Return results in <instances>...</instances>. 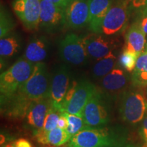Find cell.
Wrapping results in <instances>:
<instances>
[{"instance_id": "6da1fadb", "label": "cell", "mask_w": 147, "mask_h": 147, "mask_svg": "<svg viewBox=\"0 0 147 147\" xmlns=\"http://www.w3.org/2000/svg\"><path fill=\"white\" fill-rule=\"evenodd\" d=\"M67 147H131L126 129L119 126L86 127L71 138Z\"/></svg>"}, {"instance_id": "7a4b0ae2", "label": "cell", "mask_w": 147, "mask_h": 147, "mask_svg": "<svg viewBox=\"0 0 147 147\" xmlns=\"http://www.w3.org/2000/svg\"><path fill=\"white\" fill-rule=\"evenodd\" d=\"M50 76L47 65L43 62L37 63L29 78L16 92L18 95L29 102L49 98Z\"/></svg>"}, {"instance_id": "3957f363", "label": "cell", "mask_w": 147, "mask_h": 147, "mask_svg": "<svg viewBox=\"0 0 147 147\" xmlns=\"http://www.w3.org/2000/svg\"><path fill=\"white\" fill-rule=\"evenodd\" d=\"M35 63L21 57L13 65L1 74V100L14 95L32 74Z\"/></svg>"}, {"instance_id": "277c9868", "label": "cell", "mask_w": 147, "mask_h": 147, "mask_svg": "<svg viewBox=\"0 0 147 147\" xmlns=\"http://www.w3.org/2000/svg\"><path fill=\"white\" fill-rule=\"evenodd\" d=\"M119 112L122 120L129 124L142 121L147 113V97L142 92L128 91L123 93Z\"/></svg>"}, {"instance_id": "5b68a950", "label": "cell", "mask_w": 147, "mask_h": 147, "mask_svg": "<svg viewBox=\"0 0 147 147\" xmlns=\"http://www.w3.org/2000/svg\"><path fill=\"white\" fill-rule=\"evenodd\" d=\"M110 116V108L106 95L97 89L82 112L86 127H100L106 126L109 123Z\"/></svg>"}, {"instance_id": "8992f818", "label": "cell", "mask_w": 147, "mask_h": 147, "mask_svg": "<svg viewBox=\"0 0 147 147\" xmlns=\"http://www.w3.org/2000/svg\"><path fill=\"white\" fill-rule=\"evenodd\" d=\"M59 53L62 59L73 65H81L87 61L88 53L84 37L70 33L59 43Z\"/></svg>"}, {"instance_id": "52a82bcc", "label": "cell", "mask_w": 147, "mask_h": 147, "mask_svg": "<svg viewBox=\"0 0 147 147\" xmlns=\"http://www.w3.org/2000/svg\"><path fill=\"white\" fill-rule=\"evenodd\" d=\"M128 21L127 0L113 3L102 22L101 33L106 36L118 34L123 30Z\"/></svg>"}, {"instance_id": "ba28073f", "label": "cell", "mask_w": 147, "mask_h": 147, "mask_svg": "<svg viewBox=\"0 0 147 147\" xmlns=\"http://www.w3.org/2000/svg\"><path fill=\"white\" fill-rule=\"evenodd\" d=\"M66 24L65 9L50 0H40V28L48 32L59 30Z\"/></svg>"}, {"instance_id": "9c48e42d", "label": "cell", "mask_w": 147, "mask_h": 147, "mask_svg": "<svg viewBox=\"0 0 147 147\" xmlns=\"http://www.w3.org/2000/svg\"><path fill=\"white\" fill-rule=\"evenodd\" d=\"M70 71L67 66L61 65L56 69L51 81L50 99L51 105L63 113L64 98L70 85Z\"/></svg>"}, {"instance_id": "30bf717a", "label": "cell", "mask_w": 147, "mask_h": 147, "mask_svg": "<svg viewBox=\"0 0 147 147\" xmlns=\"http://www.w3.org/2000/svg\"><path fill=\"white\" fill-rule=\"evenodd\" d=\"M13 9L23 26L29 30L40 27V0H14Z\"/></svg>"}, {"instance_id": "8fae6325", "label": "cell", "mask_w": 147, "mask_h": 147, "mask_svg": "<svg viewBox=\"0 0 147 147\" xmlns=\"http://www.w3.org/2000/svg\"><path fill=\"white\" fill-rule=\"evenodd\" d=\"M66 25L74 29L83 28L89 22V0H71L65 9Z\"/></svg>"}, {"instance_id": "7c38bea8", "label": "cell", "mask_w": 147, "mask_h": 147, "mask_svg": "<svg viewBox=\"0 0 147 147\" xmlns=\"http://www.w3.org/2000/svg\"><path fill=\"white\" fill-rule=\"evenodd\" d=\"M97 89L95 84L89 80H80L78 82L70 101L64 108V112L82 116L86 104Z\"/></svg>"}, {"instance_id": "4fadbf2b", "label": "cell", "mask_w": 147, "mask_h": 147, "mask_svg": "<svg viewBox=\"0 0 147 147\" xmlns=\"http://www.w3.org/2000/svg\"><path fill=\"white\" fill-rule=\"evenodd\" d=\"M51 106L49 98L40 99L32 102L25 115V125L36 134L43 127L48 111Z\"/></svg>"}, {"instance_id": "5bb4252c", "label": "cell", "mask_w": 147, "mask_h": 147, "mask_svg": "<svg viewBox=\"0 0 147 147\" xmlns=\"http://www.w3.org/2000/svg\"><path fill=\"white\" fill-rule=\"evenodd\" d=\"M86 47L89 56L99 60L113 52L115 45L113 41L102 34H93L84 36Z\"/></svg>"}, {"instance_id": "9a60e30c", "label": "cell", "mask_w": 147, "mask_h": 147, "mask_svg": "<svg viewBox=\"0 0 147 147\" xmlns=\"http://www.w3.org/2000/svg\"><path fill=\"white\" fill-rule=\"evenodd\" d=\"M113 0H89V29L100 34L104 18L111 7Z\"/></svg>"}, {"instance_id": "2e32d148", "label": "cell", "mask_w": 147, "mask_h": 147, "mask_svg": "<svg viewBox=\"0 0 147 147\" xmlns=\"http://www.w3.org/2000/svg\"><path fill=\"white\" fill-rule=\"evenodd\" d=\"M49 47V42L45 36L34 37L27 45L23 57L35 64L42 62L47 58Z\"/></svg>"}, {"instance_id": "e0dca14e", "label": "cell", "mask_w": 147, "mask_h": 147, "mask_svg": "<svg viewBox=\"0 0 147 147\" xmlns=\"http://www.w3.org/2000/svg\"><path fill=\"white\" fill-rule=\"evenodd\" d=\"M146 45V34L139 22L132 24L125 36V49L139 55L144 51Z\"/></svg>"}, {"instance_id": "ac0fdd59", "label": "cell", "mask_w": 147, "mask_h": 147, "mask_svg": "<svg viewBox=\"0 0 147 147\" xmlns=\"http://www.w3.org/2000/svg\"><path fill=\"white\" fill-rule=\"evenodd\" d=\"M127 82V74L123 69L116 67L103 77L101 80V86L106 93H115L123 89Z\"/></svg>"}, {"instance_id": "d6986e66", "label": "cell", "mask_w": 147, "mask_h": 147, "mask_svg": "<svg viewBox=\"0 0 147 147\" xmlns=\"http://www.w3.org/2000/svg\"><path fill=\"white\" fill-rule=\"evenodd\" d=\"M38 142L42 144H49L54 146H60L70 140L71 136L67 130L59 127L49 131L44 135L35 136Z\"/></svg>"}, {"instance_id": "ffe728a7", "label": "cell", "mask_w": 147, "mask_h": 147, "mask_svg": "<svg viewBox=\"0 0 147 147\" xmlns=\"http://www.w3.org/2000/svg\"><path fill=\"white\" fill-rule=\"evenodd\" d=\"M131 82L136 87L147 85V47L137 59L136 64L131 76Z\"/></svg>"}, {"instance_id": "44dd1931", "label": "cell", "mask_w": 147, "mask_h": 147, "mask_svg": "<svg viewBox=\"0 0 147 147\" xmlns=\"http://www.w3.org/2000/svg\"><path fill=\"white\" fill-rule=\"evenodd\" d=\"M21 48V42L16 35L10 34L0 40V56L1 60L13 57Z\"/></svg>"}, {"instance_id": "7402d4cb", "label": "cell", "mask_w": 147, "mask_h": 147, "mask_svg": "<svg viewBox=\"0 0 147 147\" xmlns=\"http://www.w3.org/2000/svg\"><path fill=\"white\" fill-rule=\"evenodd\" d=\"M117 58L113 52L105 57L97 60L93 68V74L95 78H102L115 68Z\"/></svg>"}, {"instance_id": "603a6c76", "label": "cell", "mask_w": 147, "mask_h": 147, "mask_svg": "<svg viewBox=\"0 0 147 147\" xmlns=\"http://www.w3.org/2000/svg\"><path fill=\"white\" fill-rule=\"evenodd\" d=\"M61 113H62L60 110L57 109L51 105L49 111H48L47 116H46L43 127L39 131L35 134L34 136L44 135V134H47L49 131L57 127L58 121Z\"/></svg>"}, {"instance_id": "cb8c5ba5", "label": "cell", "mask_w": 147, "mask_h": 147, "mask_svg": "<svg viewBox=\"0 0 147 147\" xmlns=\"http://www.w3.org/2000/svg\"><path fill=\"white\" fill-rule=\"evenodd\" d=\"M63 113L67 120V127L66 130L71 137L87 127L82 116L71 114L67 112H63Z\"/></svg>"}, {"instance_id": "d4e9b609", "label": "cell", "mask_w": 147, "mask_h": 147, "mask_svg": "<svg viewBox=\"0 0 147 147\" xmlns=\"http://www.w3.org/2000/svg\"><path fill=\"white\" fill-rule=\"evenodd\" d=\"M14 28L13 19L4 8L1 7L0 14V38H3L12 34Z\"/></svg>"}, {"instance_id": "484cf974", "label": "cell", "mask_w": 147, "mask_h": 147, "mask_svg": "<svg viewBox=\"0 0 147 147\" xmlns=\"http://www.w3.org/2000/svg\"><path fill=\"white\" fill-rule=\"evenodd\" d=\"M138 55L131 51L124 49L119 57V62L121 66L127 71H133L136 64Z\"/></svg>"}, {"instance_id": "4316f807", "label": "cell", "mask_w": 147, "mask_h": 147, "mask_svg": "<svg viewBox=\"0 0 147 147\" xmlns=\"http://www.w3.org/2000/svg\"><path fill=\"white\" fill-rule=\"evenodd\" d=\"M139 136L142 142V147H147V115L142 120L139 129Z\"/></svg>"}, {"instance_id": "83f0119b", "label": "cell", "mask_w": 147, "mask_h": 147, "mask_svg": "<svg viewBox=\"0 0 147 147\" xmlns=\"http://www.w3.org/2000/svg\"><path fill=\"white\" fill-rule=\"evenodd\" d=\"M57 127L59 128L64 129H66V128L67 127V120L63 113L61 114L59 119Z\"/></svg>"}, {"instance_id": "f1b7e54d", "label": "cell", "mask_w": 147, "mask_h": 147, "mask_svg": "<svg viewBox=\"0 0 147 147\" xmlns=\"http://www.w3.org/2000/svg\"><path fill=\"white\" fill-rule=\"evenodd\" d=\"M50 1L60 8L65 9L71 0H50Z\"/></svg>"}, {"instance_id": "f546056e", "label": "cell", "mask_w": 147, "mask_h": 147, "mask_svg": "<svg viewBox=\"0 0 147 147\" xmlns=\"http://www.w3.org/2000/svg\"><path fill=\"white\" fill-rule=\"evenodd\" d=\"M15 143L17 147H32L30 142H29L26 139H18L15 140Z\"/></svg>"}, {"instance_id": "4dcf8cb0", "label": "cell", "mask_w": 147, "mask_h": 147, "mask_svg": "<svg viewBox=\"0 0 147 147\" xmlns=\"http://www.w3.org/2000/svg\"><path fill=\"white\" fill-rule=\"evenodd\" d=\"M142 30L144 31L145 34L147 35V14H143V17L141 21L139 22Z\"/></svg>"}, {"instance_id": "1f68e13d", "label": "cell", "mask_w": 147, "mask_h": 147, "mask_svg": "<svg viewBox=\"0 0 147 147\" xmlns=\"http://www.w3.org/2000/svg\"><path fill=\"white\" fill-rule=\"evenodd\" d=\"M1 147H17L16 145L15 141H13V142H10V143H7V144H4L3 145H1Z\"/></svg>"}, {"instance_id": "d6a6232c", "label": "cell", "mask_w": 147, "mask_h": 147, "mask_svg": "<svg viewBox=\"0 0 147 147\" xmlns=\"http://www.w3.org/2000/svg\"><path fill=\"white\" fill-rule=\"evenodd\" d=\"M5 140H6V138L5 137L4 135H3L2 134H1V145H3L5 144Z\"/></svg>"}, {"instance_id": "836d02e7", "label": "cell", "mask_w": 147, "mask_h": 147, "mask_svg": "<svg viewBox=\"0 0 147 147\" xmlns=\"http://www.w3.org/2000/svg\"><path fill=\"white\" fill-rule=\"evenodd\" d=\"M143 14H147V0L146 2V5L144 6V9L143 10Z\"/></svg>"}, {"instance_id": "e575fe53", "label": "cell", "mask_w": 147, "mask_h": 147, "mask_svg": "<svg viewBox=\"0 0 147 147\" xmlns=\"http://www.w3.org/2000/svg\"><path fill=\"white\" fill-rule=\"evenodd\" d=\"M146 95L147 97V85H146Z\"/></svg>"}]
</instances>
